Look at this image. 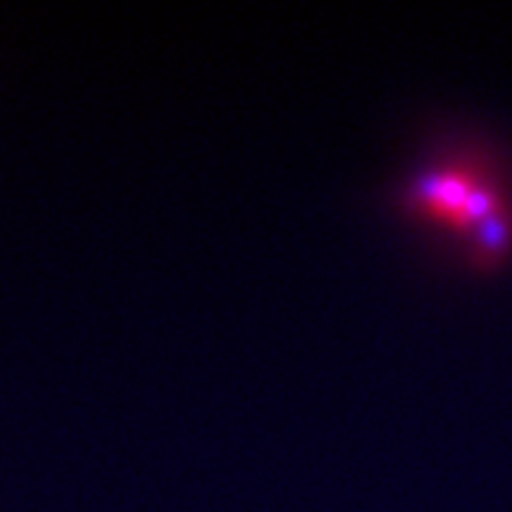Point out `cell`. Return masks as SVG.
<instances>
[{
  "label": "cell",
  "instance_id": "1",
  "mask_svg": "<svg viewBox=\"0 0 512 512\" xmlns=\"http://www.w3.org/2000/svg\"><path fill=\"white\" fill-rule=\"evenodd\" d=\"M408 220L442 238L473 267H489L512 243V196L492 152L473 139L439 134L392 189Z\"/></svg>",
  "mask_w": 512,
  "mask_h": 512
}]
</instances>
